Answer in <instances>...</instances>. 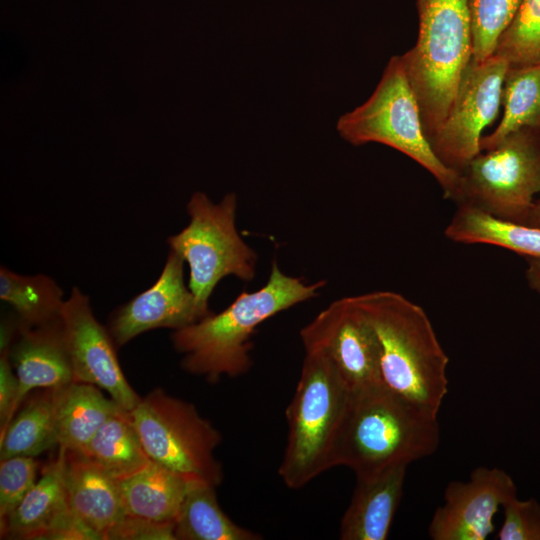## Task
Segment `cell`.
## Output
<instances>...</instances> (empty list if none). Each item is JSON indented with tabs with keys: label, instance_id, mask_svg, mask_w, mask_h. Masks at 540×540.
Returning <instances> with one entry per match:
<instances>
[{
	"label": "cell",
	"instance_id": "6da1fadb",
	"mask_svg": "<svg viewBox=\"0 0 540 540\" xmlns=\"http://www.w3.org/2000/svg\"><path fill=\"white\" fill-rule=\"evenodd\" d=\"M440 443L438 415L379 383L349 393L333 451V467L356 478L380 474L432 455Z\"/></svg>",
	"mask_w": 540,
	"mask_h": 540
},
{
	"label": "cell",
	"instance_id": "7a4b0ae2",
	"mask_svg": "<svg viewBox=\"0 0 540 540\" xmlns=\"http://www.w3.org/2000/svg\"><path fill=\"white\" fill-rule=\"evenodd\" d=\"M325 281L308 284L283 273L272 263L267 282L258 290L243 291L223 311L175 330L174 348L183 354L182 367L216 382L222 376L238 377L251 367V337L256 328L299 303L318 295Z\"/></svg>",
	"mask_w": 540,
	"mask_h": 540
},
{
	"label": "cell",
	"instance_id": "3957f363",
	"mask_svg": "<svg viewBox=\"0 0 540 540\" xmlns=\"http://www.w3.org/2000/svg\"><path fill=\"white\" fill-rule=\"evenodd\" d=\"M354 297L378 341L382 382L438 415L448 392L449 357L424 309L393 291Z\"/></svg>",
	"mask_w": 540,
	"mask_h": 540
},
{
	"label": "cell",
	"instance_id": "277c9868",
	"mask_svg": "<svg viewBox=\"0 0 540 540\" xmlns=\"http://www.w3.org/2000/svg\"><path fill=\"white\" fill-rule=\"evenodd\" d=\"M415 45L401 55L429 142L443 125L473 57L469 0H416Z\"/></svg>",
	"mask_w": 540,
	"mask_h": 540
},
{
	"label": "cell",
	"instance_id": "5b68a950",
	"mask_svg": "<svg viewBox=\"0 0 540 540\" xmlns=\"http://www.w3.org/2000/svg\"><path fill=\"white\" fill-rule=\"evenodd\" d=\"M350 390L320 353L305 352L295 393L287 406V443L278 474L300 489L333 467V451Z\"/></svg>",
	"mask_w": 540,
	"mask_h": 540
},
{
	"label": "cell",
	"instance_id": "8992f818",
	"mask_svg": "<svg viewBox=\"0 0 540 540\" xmlns=\"http://www.w3.org/2000/svg\"><path fill=\"white\" fill-rule=\"evenodd\" d=\"M336 129L354 146L380 143L408 156L426 169L441 186L444 197L450 198L458 173L444 166L432 150L401 55L390 58L372 95L340 116Z\"/></svg>",
	"mask_w": 540,
	"mask_h": 540
},
{
	"label": "cell",
	"instance_id": "52a82bcc",
	"mask_svg": "<svg viewBox=\"0 0 540 540\" xmlns=\"http://www.w3.org/2000/svg\"><path fill=\"white\" fill-rule=\"evenodd\" d=\"M539 192L540 134L520 129L460 170L449 199L457 206L523 224Z\"/></svg>",
	"mask_w": 540,
	"mask_h": 540
},
{
	"label": "cell",
	"instance_id": "ba28073f",
	"mask_svg": "<svg viewBox=\"0 0 540 540\" xmlns=\"http://www.w3.org/2000/svg\"><path fill=\"white\" fill-rule=\"evenodd\" d=\"M236 210L234 193L213 203L205 193L195 192L187 204L188 225L167 239L170 250L188 264V287L206 313H211L209 297L223 278L247 282L255 277L257 254L237 230Z\"/></svg>",
	"mask_w": 540,
	"mask_h": 540
},
{
	"label": "cell",
	"instance_id": "9c48e42d",
	"mask_svg": "<svg viewBox=\"0 0 540 540\" xmlns=\"http://www.w3.org/2000/svg\"><path fill=\"white\" fill-rule=\"evenodd\" d=\"M128 416L151 460L190 481L221 483L223 472L214 454L221 434L191 403L156 389Z\"/></svg>",
	"mask_w": 540,
	"mask_h": 540
},
{
	"label": "cell",
	"instance_id": "30bf717a",
	"mask_svg": "<svg viewBox=\"0 0 540 540\" xmlns=\"http://www.w3.org/2000/svg\"><path fill=\"white\" fill-rule=\"evenodd\" d=\"M509 64L502 57L476 61L464 70L449 113L430 140L440 162L458 173L481 152L482 131L497 117Z\"/></svg>",
	"mask_w": 540,
	"mask_h": 540
},
{
	"label": "cell",
	"instance_id": "8fae6325",
	"mask_svg": "<svg viewBox=\"0 0 540 540\" xmlns=\"http://www.w3.org/2000/svg\"><path fill=\"white\" fill-rule=\"evenodd\" d=\"M305 352L334 366L350 391L383 383L376 335L355 297L330 303L300 331Z\"/></svg>",
	"mask_w": 540,
	"mask_h": 540
},
{
	"label": "cell",
	"instance_id": "7c38bea8",
	"mask_svg": "<svg viewBox=\"0 0 540 540\" xmlns=\"http://www.w3.org/2000/svg\"><path fill=\"white\" fill-rule=\"evenodd\" d=\"M59 316L73 381L105 390L122 409L131 411L141 398L122 372L116 344L94 316L88 296L73 287Z\"/></svg>",
	"mask_w": 540,
	"mask_h": 540
},
{
	"label": "cell",
	"instance_id": "4fadbf2b",
	"mask_svg": "<svg viewBox=\"0 0 540 540\" xmlns=\"http://www.w3.org/2000/svg\"><path fill=\"white\" fill-rule=\"evenodd\" d=\"M517 496L509 474L499 468L478 467L467 481H451L428 527L433 540H485L493 533L494 516Z\"/></svg>",
	"mask_w": 540,
	"mask_h": 540
},
{
	"label": "cell",
	"instance_id": "5bb4252c",
	"mask_svg": "<svg viewBox=\"0 0 540 540\" xmlns=\"http://www.w3.org/2000/svg\"><path fill=\"white\" fill-rule=\"evenodd\" d=\"M183 258L170 250L157 281L110 318V334L116 346H123L143 332L181 329L211 313L204 312L184 280Z\"/></svg>",
	"mask_w": 540,
	"mask_h": 540
},
{
	"label": "cell",
	"instance_id": "9a60e30c",
	"mask_svg": "<svg viewBox=\"0 0 540 540\" xmlns=\"http://www.w3.org/2000/svg\"><path fill=\"white\" fill-rule=\"evenodd\" d=\"M17 333V340L8 349L19 383L16 412L31 390L57 389L73 382L60 316L39 326L18 323Z\"/></svg>",
	"mask_w": 540,
	"mask_h": 540
},
{
	"label": "cell",
	"instance_id": "2e32d148",
	"mask_svg": "<svg viewBox=\"0 0 540 540\" xmlns=\"http://www.w3.org/2000/svg\"><path fill=\"white\" fill-rule=\"evenodd\" d=\"M64 484L74 515L106 540L124 517L118 481L80 452L66 450Z\"/></svg>",
	"mask_w": 540,
	"mask_h": 540
},
{
	"label": "cell",
	"instance_id": "e0dca14e",
	"mask_svg": "<svg viewBox=\"0 0 540 540\" xmlns=\"http://www.w3.org/2000/svg\"><path fill=\"white\" fill-rule=\"evenodd\" d=\"M407 466L356 478L351 501L341 519L342 540H385L400 505Z\"/></svg>",
	"mask_w": 540,
	"mask_h": 540
},
{
	"label": "cell",
	"instance_id": "ac0fdd59",
	"mask_svg": "<svg viewBox=\"0 0 540 540\" xmlns=\"http://www.w3.org/2000/svg\"><path fill=\"white\" fill-rule=\"evenodd\" d=\"M65 456L66 449L59 447L57 457L44 467L17 508L0 523L2 538L43 540L56 520L70 509L64 484Z\"/></svg>",
	"mask_w": 540,
	"mask_h": 540
},
{
	"label": "cell",
	"instance_id": "d6986e66",
	"mask_svg": "<svg viewBox=\"0 0 540 540\" xmlns=\"http://www.w3.org/2000/svg\"><path fill=\"white\" fill-rule=\"evenodd\" d=\"M54 396L58 445L69 451L82 452L108 419L125 411L89 383L73 381Z\"/></svg>",
	"mask_w": 540,
	"mask_h": 540
},
{
	"label": "cell",
	"instance_id": "ffe728a7",
	"mask_svg": "<svg viewBox=\"0 0 540 540\" xmlns=\"http://www.w3.org/2000/svg\"><path fill=\"white\" fill-rule=\"evenodd\" d=\"M190 482L150 460L138 472L118 481L124 514L156 522H174Z\"/></svg>",
	"mask_w": 540,
	"mask_h": 540
},
{
	"label": "cell",
	"instance_id": "44dd1931",
	"mask_svg": "<svg viewBox=\"0 0 540 540\" xmlns=\"http://www.w3.org/2000/svg\"><path fill=\"white\" fill-rule=\"evenodd\" d=\"M445 235L457 243L493 245L540 259V228L503 221L470 207L457 206Z\"/></svg>",
	"mask_w": 540,
	"mask_h": 540
},
{
	"label": "cell",
	"instance_id": "7402d4cb",
	"mask_svg": "<svg viewBox=\"0 0 540 540\" xmlns=\"http://www.w3.org/2000/svg\"><path fill=\"white\" fill-rule=\"evenodd\" d=\"M216 486L191 481L175 519L176 540H259L262 536L234 523L218 504Z\"/></svg>",
	"mask_w": 540,
	"mask_h": 540
},
{
	"label": "cell",
	"instance_id": "603a6c76",
	"mask_svg": "<svg viewBox=\"0 0 540 540\" xmlns=\"http://www.w3.org/2000/svg\"><path fill=\"white\" fill-rule=\"evenodd\" d=\"M80 453L117 481L138 472L151 460L128 411L108 419Z\"/></svg>",
	"mask_w": 540,
	"mask_h": 540
},
{
	"label": "cell",
	"instance_id": "cb8c5ba5",
	"mask_svg": "<svg viewBox=\"0 0 540 540\" xmlns=\"http://www.w3.org/2000/svg\"><path fill=\"white\" fill-rule=\"evenodd\" d=\"M502 105L503 117L492 133L482 136L481 151L493 148L508 134L520 129L540 134V63L508 67Z\"/></svg>",
	"mask_w": 540,
	"mask_h": 540
},
{
	"label": "cell",
	"instance_id": "d4e9b609",
	"mask_svg": "<svg viewBox=\"0 0 540 540\" xmlns=\"http://www.w3.org/2000/svg\"><path fill=\"white\" fill-rule=\"evenodd\" d=\"M55 445V396L54 389H49L27 402L0 434V459L35 457Z\"/></svg>",
	"mask_w": 540,
	"mask_h": 540
},
{
	"label": "cell",
	"instance_id": "484cf974",
	"mask_svg": "<svg viewBox=\"0 0 540 540\" xmlns=\"http://www.w3.org/2000/svg\"><path fill=\"white\" fill-rule=\"evenodd\" d=\"M0 298L17 313L19 324L39 326L59 317L63 291L44 274L25 276L0 268Z\"/></svg>",
	"mask_w": 540,
	"mask_h": 540
},
{
	"label": "cell",
	"instance_id": "4316f807",
	"mask_svg": "<svg viewBox=\"0 0 540 540\" xmlns=\"http://www.w3.org/2000/svg\"><path fill=\"white\" fill-rule=\"evenodd\" d=\"M494 54L506 60L509 66L540 63V0L522 1Z\"/></svg>",
	"mask_w": 540,
	"mask_h": 540
},
{
	"label": "cell",
	"instance_id": "83f0119b",
	"mask_svg": "<svg viewBox=\"0 0 540 540\" xmlns=\"http://www.w3.org/2000/svg\"><path fill=\"white\" fill-rule=\"evenodd\" d=\"M523 0H469L473 59L494 55L501 35L515 18Z\"/></svg>",
	"mask_w": 540,
	"mask_h": 540
},
{
	"label": "cell",
	"instance_id": "f1b7e54d",
	"mask_svg": "<svg viewBox=\"0 0 540 540\" xmlns=\"http://www.w3.org/2000/svg\"><path fill=\"white\" fill-rule=\"evenodd\" d=\"M38 462L30 456H14L0 463V523L17 508L37 482Z\"/></svg>",
	"mask_w": 540,
	"mask_h": 540
},
{
	"label": "cell",
	"instance_id": "f546056e",
	"mask_svg": "<svg viewBox=\"0 0 540 540\" xmlns=\"http://www.w3.org/2000/svg\"><path fill=\"white\" fill-rule=\"evenodd\" d=\"M504 519L497 533L499 540H540V503L514 497L503 505Z\"/></svg>",
	"mask_w": 540,
	"mask_h": 540
},
{
	"label": "cell",
	"instance_id": "4dcf8cb0",
	"mask_svg": "<svg viewBox=\"0 0 540 540\" xmlns=\"http://www.w3.org/2000/svg\"><path fill=\"white\" fill-rule=\"evenodd\" d=\"M176 540L175 522H156L124 515L106 540Z\"/></svg>",
	"mask_w": 540,
	"mask_h": 540
},
{
	"label": "cell",
	"instance_id": "1f68e13d",
	"mask_svg": "<svg viewBox=\"0 0 540 540\" xmlns=\"http://www.w3.org/2000/svg\"><path fill=\"white\" fill-rule=\"evenodd\" d=\"M9 345L0 346V434L6 430L16 414L15 403L19 388L17 375L12 372Z\"/></svg>",
	"mask_w": 540,
	"mask_h": 540
},
{
	"label": "cell",
	"instance_id": "d6a6232c",
	"mask_svg": "<svg viewBox=\"0 0 540 540\" xmlns=\"http://www.w3.org/2000/svg\"><path fill=\"white\" fill-rule=\"evenodd\" d=\"M526 280L529 287L540 294V259L527 258Z\"/></svg>",
	"mask_w": 540,
	"mask_h": 540
},
{
	"label": "cell",
	"instance_id": "836d02e7",
	"mask_svg": "<svg viewBox=\"0 0 540 540\" xmlns=\"http://www.w3.org/2000/svg\"><path fill=\"white\" fill-rule=\"evenodd\" d=\"M523 224L540 228V198L534 202L533 207Z\"/></svg>",
	"mask_w": 540,
	"mask_h": 540
}]
</instances>
